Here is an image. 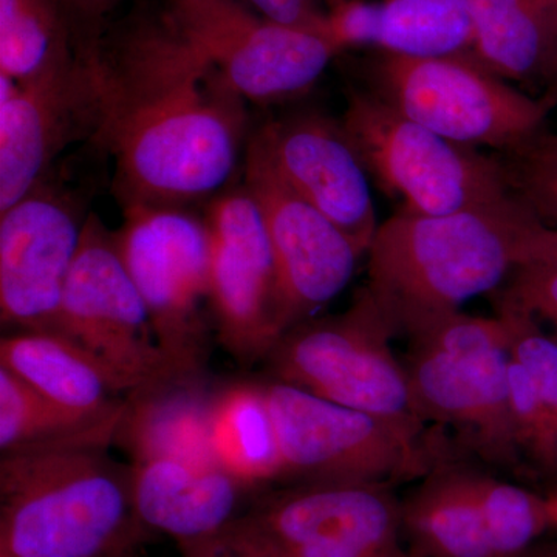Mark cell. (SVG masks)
<instances>
[{"label":"cell","instance_id":"obj_23","mask_svg":"<svg viewBox=\"0 0 557 557\" xmlns=\"http://www.w3.org/2000/svg\"><path fill=\"white\" fill-rule=\"evenodd\" d=\"M211 440L219 467L249 490L258 493L281 483V456L262 381L220 384Z\"/></svg>","mask_w":557,"mask_h":557},{"label":"cell","instance_id":"obj_36","mask_svg":"<svg viewBox=\"0 0 557 557\" xmlns=\"http://www.w3.org/2000/svg\"><path fill=\"white\" fill-rule=\"evenodd\" d=\"M545 90L542 94L541 100L548 106L549 110H553L557 106V60L555 67H553L552 75L547 83H545Z\"/></svg>","mask_w":557,"mask_h":557},{"label":"cell","instance_id":"obj_35","mask_svg":"<svg viewBox=\"0 0 557 557\" xmlns=\"http://www.w3.org/2000/svg\"><path fill=\"white\" fill-rule=\"evenodd\" d=\"M509 557H557V534L541 539L518 555Z\"/></svg>","mask_w":557,"mask_h":557},{"label":"cell","instance_id":"obj_26","mask_svg":"<svg viewBox=\"0 0 557 557\" xmlns=\"http://www.w3.org/2000/svg\"><path fill=\"white\" fill-rule=\"evenodd\" d=\"M79 49L61 0H0V75L27 83L65 67Z\"/></svg>","mask_w":557,"mask_h":557},{"label":"cell","instance_id":"obj_8","mask_svg":"<svg viewBox=\"0 0 557 557\" xmlns=\"http://www.w3.org/2000/svg\"><path fill=\"white\" fill-rule=\"evenodd\" d=\"M116 247L148 309L157 343L182 375L207 373L211 354V231L168 205H131Z\"/></svg>","mask_w":557,"mask_h":557},{"label":"cell","instance_id":"obj_12","mask_svg":"<svg viewBox=\"0 0 557 557\" xmlns=\"http://www.w3.org/2000/svg\"><path fill=\"white\" fill-rule=\"evenodd\" d=\"M239 522L277 557H413L395 487L281 485L263 490Z\"/></svg>","mask_w":557,"mask_h":557},{"label":"cell","instance_id":"obj_15","mask_svg":"<svg viewBox=\"0 0 557 557\" xmlns=\"http://www.w3.org/2000/svg\"><path fill=\"white\" fill-rule=\"evenodd\" d=\"M205 219L211 231L209 309L215 338L240 368H251L282 336L269 231L244 185L215 196Z\"/></svg>","mask_w":557,"mask_h":557},{"label":"cell","instance_id":"obj_29","mask_svg":"<svg viewBox=\"0 0 557 557\" xmlns=\"http://www.w3.org/2000/svg\"><path fill=\"white\" fill-rule=\"evenodd\" d=\"M512 189L545 225L557 230V171L507 161Z\"/></svg>","mask_w":557,"mask_h":557},{"label":"cell","instance_id":"obj_24","mask_svg":"<svg viewBox=\"0 0 557 557\" xmlns=\"http://www.w3.org/2000/svg\"><path fill=\"white\" fill-rule=\"evenodd\" d=\"M126 405V403H124ZM123 409L108 416L76 412L0 368V450L3 454L100 443L113 445Z\"/></svg>","mask_w":557,"mask_h":557},{"label":"cell","instance_id":"obj_30","mask_svg":"<svg viewBox=\"0 0 557 557\" xmlns=\"http://www.w3.org/2000/svg\"><path fill=\"white\" fill-rule=\"evenodd\" d=\"M182 557H277L251 531L234 520L214 537L180 548Z\"/></svg>","mask_w":557,"mask_h":557},{"label":"cell","instance_id":"obj_9","mask_svg":"<svg viewBox=\"0 0 557 557\" xmlns=\"http://www.w3.org/2000/svg\"><path fill=\"white\" fill-rule=\"evenodd\" d=\"M362 76L373 95L429 131L478 149L519 152L545 131L541 98L465 58H406L376 51Z\"/></svg>","mask_w":557,"mask_h":557},{"label":"cell","instance_id":"obj_10","mask_svg":"<svg viewBox=\"0 0 557 557\" xmlns=\"http://www.w3.org/2000/svg\"><path fill=\"white\" fill-rule=\"evenodd\" d=\"M161 11L247 101L306 94L339 53L327 36L265 20L240 0H164Z\"/></svg>","mask_w":557,"mask_h":557},{"label":"cell","instance_id":"obj_33","mask_svg":"<svg viewBox=\"0 0 557 557\" xmlns=\"http://www.w3.org/2000/svg\"><path fill=\"white\" fill-rule=\"evenodd\" d=\"M511 160L533 164V166L547 168L557 171V134L544 131L531 139L519 152L512 153Z\"/></svg>","mask_w":557,"mask_h":557},{"label":"cell","instance_id":"obj_5","mask_svg":"<svg viewBox=\"0 0 557 557\" xmlns=\"http://www.w3.org/2000/svg\"><path fill=\"white\" fill-rule=\"evenodd\" d=\"M281 456V483L397 487L457 454L445 429L336 405L262 380Z\"/></svg>","mask_w":557,"mask_h":557},{"label":"cell","instance_id":"obj_4","mask_svg":"<svg viewBox=\"0 0 557 557\" xmlns=\"http://www.w3.org/2000/svg\"><path fill=\"white\" fill-rule=\"evenodd\" d=\"M418 416L445 429L458 453L533 486L512 423L508 336L500 318L457 313L408 339L401 359Z\"/></svg>","mask_w":557,"mask_h":557},{"label":"cell","instance_id":"obj_16","mask_svg":"<svg viewBox=\"0 0 557 557\" xmlns=\"http://www.w3.org/2000/svg\"><path fill=\"white\" fill-rule=\"evenodd\" d=\"M51 172L0 212V319L20 332H58L62 295L90 212Z\"/></svg>","mask_w":557,"mask_h":557},{"label":"cell","instance_id":"obj_25","mask_svg":"<svg viewBox=\"0 0 557 557\" xmlns=\"http://www.w3.org/2000/svg\"><path fill=\"white\" fill-rule=\"evenodd\" d=\"M557 60V0H520L475 32L471 61L505 81L545 86Z\"/></svg>","mask_w":557,"mask_h":557},{"label":"cell","instance_id":"obj_38","mask_svg":"<svg viewBox=\"0 0 557 557\" xmlns=\"http://www.w3.org/2000/svg\"><path fill=\"white\" fill-rule=\"evenodd\" d=\"M548 494H557V478L555 480V483H553L552 487H549Z\"/></svg>","mask_w":557,"mask_h":557},{"label":"cell","instance_id":"obj_19","mask_svg":"<svg viewBox=\"0 0 557 557\" xmlns=\"http://www.w3.org/2000/svg\"><path fill=\"white\" fill-rule=\"evenodd\" d=\"M132 465V497L139 522L180 548L214 537L240 518L242 504L256 494L225 469L174 458Z\"/></svg>","mask_w":557,"mask_h":557},{"label":"cell","instance_id":"obj_7","mask_svg":"<svg viewBox=\"0 0 557 557\" xmlns=\"http://www.w3.org/2000/svg\"><path fill=\"white\" fill-rule=\"evenodd\" d=\"M394 330L368 287L343 313L310 318L285 332L263 359L267 379L346 408L428 424L418 416Z\"/></svg>","mask_w":557,"mask_h":557},{"label":"cell","instance_id":"obj_40","mask_svg":"<svg viewBox=\"0 0 557 557\" xmlns=\"http://www.w3.org/2000/svg\"><path fill=\"white\" fill-rule=\"evenodd\" d=\"M555 260H557V259H555Z\"/></svg>","mask_w":557,"mask_h":557},{"label":"cell","instance_id":"obj_11","mask_svg":"<svg viewBox=\"0 0 557 557\" xmlns=\"http://www.w3.org/2000/svg\"><path fill=\"white\" fill-rule=\"evenodd\" d=\"M112 370L134 391L182 375L161 351L145 300L116 247L115 231L90 212L65 282L58 332Z\"/></svg>","mask_w":557,"mask_h":557},{"label":"cell","instance_id":"obj_39","mask_svg":"<svg viewBox=\"0 0 557 557\" xmlns=\"http://www.w3.org/2000/svg\"><path fill=\"white\" fill-rule=\"evenodd\" d=\"M0 557H9V556H7V555H2V553H0Z\"/></svg>","mask_w":557,"mask_h":557},{"label":"cell","instance_id":"obj_22","mask_svg":"<svg viewBox=\"0 0 557 557\" xmlns=\"http://www.w3.org/2000/svg\"><path fill=\"white\" fill-rule=\"evenodd\" d=\"M0 368L58 405L89 416L119 412L132 391L86 348L57 332L3 335Z\"/></svg>","mask_w":557,"mask_h":557},{"label":"cell","instance_id":"obj_14","mask_svg":"<svg viewBox=\"0 0 557 557\" xmlns=\"http://www.w3.org/2000/svg\"><path fill=\"white\" fill-rule=\"evenodd\" d=\"M242 185L259 205L269 231L284 335L344 292L362 255L335 223L289 188L252 137L245 148Z\"/></svg>","mask_w":557,"mask_h":557},{"label":"cell","instance_id":"obj_20","mask_svg":"<svg viewBox=\"0 0 557 557\" xmlns=\"http://www.w3.org/2000/svg\"><path fill=\"white\" fill-rule=\"evenodd\" d=\"M218 388L207 373L168 376L134 388L127 394L113 445L129 456L131 463L174 458L219 467L211 440Z\"/></svg>","mask_w":557,"mask_h":557},{"label":"cell","instance_id":"obj_18","mask_svg":"<svg viewBox=\"0 0 557 557\" xmlns=\"http://www.w3.org/2000/svg\"><path fill=\"white\" fill-rule=\"evenodd\" d=\"M325 35L341 51L471 61L475 22L467 0H350L327 11Z\"/></svg>","mask_w":557,"mask_h":557},{"label":"cell","instance_id":"obj_21","mask_svg":"<svg viewBox=\"0 0 557 557\" xmlns=\"http://www.w3.org/2000/svg\"><path fill=\"white\" fill-rule=\"evenodd\" d=\"M485 467L453 454L401 498L403 536L413 557H494L482 505Z\"/></svg>","mask_w":557,"mask_h":557},{"label":"cell","instance_id":"obj_2","mask_svg":"<svg viewBox=\"0 0 557 557\" xmlns=\"http://www.w3.org/2000/svg\"><path fill=\"white\" fill-rule=\"evenodd\" d=\"M557 259V230L518 194L446 215H392L368 251V284L395 338L417 335L520 267Z\"/></svg>","mask_w":557,"mask_h":557},{"label":"cell","instance_id":"obj_27","mask_svg":"<svg viewBox=\"0 0 557 557\" xmlns=\"http://www.w3.org/2000/svg\"><path fill=\"white\" fill-rule=\"evenodd\" d=\"M496 317L507 327L508 354L522 366L539 397L557 423V343L539 327L536 318L527 311L491 298Z\"/></svg>","mask_w":557,"mask_h":557},{"label":"cell","instance_id":"obj_34","mask_svg":"<svg viewBox=\"0 0 557 557\" xmlns=\"http://www.w3.org/2000/svg\"><path fill=\"white\" fill-rule=\"evenodd\" d=\"M520 0H467L475 22V32L487 22L496 20L505 11L512 9Z\"/></svg>","mask_w":557,"mask_h":557},{"label":"cell","instance_id":"obj_32","mask_svg":"<svg viewBox=\"0 0 557 557\" xmlns=\"http://www.w3.org/2000/svg\"><path fill=\"white\" fill-rule=\"evenodd\" d=\"M79 42H94L104 35V21L119 0H61Z\"/></svg>","mask_w":557,"mask_h":557},{"label":"cell","instance_id":"obj_3","mask_svg":"<svg viewBox=\"0 0 557 557\" xmlns=\"http://www.w3.org/2000/svg\"><path fill=\"white\" fill-rule=\"evenodd\" d=\"M110 445L54 446L0 458V553L134 557L150 531L132 497V465Z\"/></svg>","mask_w":557,"mask_h":557},{"label":"cell","instance_id":"obj_37","mask_svg":"<svg viewBox=\"0 0 557 557\" xmlns=\"http://www.w3.org/2000/svg\"><path fill=\"white\" fill-rule=\"evenodd\" d=\"M319 2L324 3L325 10L330 11L343 5V3L350 2V0H319Z\"/></svg>","mask_w":557,"mask_h":557},{"label":"cell","instance_id":"obj_17","mask_svg":"<svg viewBox=\"0 0 557 557\" xmlns=\"http://www.w3.org/2000/svg\"><path fill=\"white\" fill-rule=\"evenodd\" d=\"M302 199L368 255L379 231L369 174L339 121L317 112L270 121L251 135Z\"/></svg>","mask_w":557,"mask_h":557},{"label":"cell","instance_id":"obj_28","mask_svg":"<svg viewBox=\"0 0 557 557\" xmlns=\"http://www.w3.org/2000/svg\"><path fill=\"white\" fill-rule=\"evenodd\" d=\"M490 296L534 318L547 319L557 327V260H537L520 267L504 287Z\"/></svg>","mask_w":557,"mask_h":557},{"label":"cell","instance_id":"obj_13","mask_svg":"<svg viewBox=\"0 0 557 557\" xmlns=\"http://www.w3.org/2000/svg\"><path fill=\"white\" fill-rule=\"evenodd\" d=\"M100 40L81 44L65 67L27 83L0 75V212L36 188L65 149L97 137Z\"/></svg>","mask_w":557,"mask_h":557},{"label":"cell","instance_id":"obj_31","mask_svg":"<svg viewBox=\"0 0 557 557\" xmlns=\"http://www.w3.org/2000/svg\"><path fill=\"white\" fill-rule=\"evenodd\" d=\"M249 9L276 24L325 35L327 10L319 7V0H245ZM327 36V35H325Z\"/></svg>","mask_w":557,"mask_h":557},{"label":"cell","instance_id":"obj_1","mask_svg":"<svg viewBox=\"0 0 557 557\" xmlns=\"http://www.w3.org/2000/svg\"><path fill=\"white\" fill-rule=\"evenodd\" d=\"M102 119L91 145L113 160L121 207H183L219 196L247 148V110L163 11L98 47Z\"/></svg>","mask_w":557,"mask_h":557},{"label":"cell","instance_id":"obj_6","mask_svg":"<svg viewBox=\"0 0 557 557\" xmlns=\"http://www.w3.org/2000/svg\"><path fill=\"white\" fill-rule=\"evenodd\" d=\"M339 123L399 214H454L516 196L507 161L429 131L368 89L348 90Z\"/></svg>","mask_w":557,"mask_h":557}]
</instances>
